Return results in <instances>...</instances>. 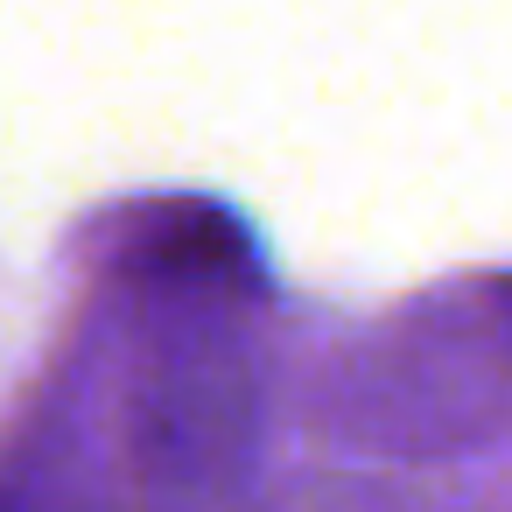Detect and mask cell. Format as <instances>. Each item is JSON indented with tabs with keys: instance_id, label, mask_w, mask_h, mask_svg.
Segmentation results:
<instances>
[{
	"instance_id": "cell-1",
	"label": "cell",
	"mask_w": 512,
	"mask_h": 512,
	"mask_svg": "<svg viewBox=\"0 0 512 512\" xmlns=\"http://www.w3.org/2000/svg\"><path fill=\"white\" fill-rule=\"evenodd\" d=\"M260 435L253 365L232 337L155 344L127 393V477L141 512H232Z\"/></svg>"
}]
</instances>
